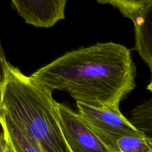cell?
I'll use <instances>...</instances> for the list:
<instances>
[{
    "label": "cell",
    "instance_id": "obj_12",
    "mask_svg": "<svg viewBox=\"0 0 152 152\" xmlns=\"http://www.w3.org/2000/svg\"><path fill=\"white\" fill-rule=\"evenodd\" d=\"M6 141H7V140H6ZM4 152H14V151H13V150L12 149L11 147L10 146V145H9V144L7 143V147H6L5 151H4Z\"/></svg>",
    "mask_w": 152,
    "mask_h": 152
},
{
    "label": "cell",
    "instance_id": "obj_8",
    "mask_svg": "<svg viewBox=\"0 0 152 152\" xmlns=\"http://www.w3.org/2000/svg\"><path fill=\"white\" fill-rule=\"evenodd\" d=\"M130 122L152 140V96L132 111Z\"/></svg>",
    "mask_w": 152,
    "mask_h": 152
},
{
    "label": "cell",
    "instance_id": "obj_9",
    "mask_svg": "<svg viewBox=\"0 0 152 152\" xmlns=\"http://www.w3.org/2000/svg\"><path fill=\"white\" fill-rule=\"evenodd\" d=\"M120 152H152V140L146 135L128 136L118 141Z\"/></svg>",
    "mask_w": 152,
    "mask_h": 152
},
{
    "label": "cell",
    "instance_id": "obj_1",
    "mask_svg": "<svg viewBox=\"0 0 152 152\" xmlns=\"http://www.w3.org/2000/svg\"><path fill=\"white\" fill-rule=\"evenodd\" d=\"M136 74L130 50L110 42L67 52L30 77L50 93L67 92L77 102L119 108L136 87Z\"/></svg>",
    "mask_w": 152,
    "mask_h": 152
},
{
    "label": "cell",
    "instance_id": "obj_2",
    "mask_svg": "<svg viewBox=\"0 0 152 152\" xmlns=\"http://www.w3.org/2000/svg\"><path fill=\"white\" fill-rule=\"evenodd\" d=\"M0 111L23 127L42 152H71L61 129L57 102L52 94L9 62L1 88Z\"/></svg>",
    "mask_w": 152,
    "mask_h": 152
},
{
    "label": "cell",
    "instance_id": "obj_6",
    "mask_svg": "<svg viewBox=\"0 0 152 152\" xmlns=\"http://www.w3.org/2000/svg\"><path fill=\"white\" fill-rule=\"evenodd\" d=\"M11 3L27 24L37 28H51L65 18L67 0H13Z\"/></svg>",
    "mask_w": 152,
    "mask_h": 152
},
{
    "label": "cell",
    "instance_id": "obj_4",
    "mask_svg": "<svg viewBox=\"0 0 152 152\" xmlns=\"http://www.w3.org/2000/svg\"><path fill=\"white\" fill-rule=\"evenodd\" d=\"M109 4L134 24L135 49L149 68L152 77V0H98Z\"/></svg>",
    "mask_w": 152,
    "mask_h": 152
},
{
    "label": "cell",
    "instance_id": "obj_7",
    "mask_svg": "<svg viewBox=\"0 0 152 152\" xmlns=\"http://www.w3.org/2000/svg\"><path fill=\"white\" fill-rule=\"evenodd\" d=\"M0 126L7 142L14 152H42L37 141L23 127L1 111Z\"/></svg>",
    "mask_w": 152,
    "mask_h": 152
},
{
    "label": "cell",
    "instance_id": "obj_3",
    "mask_svg": "<svg viewBox=\"0 0 152 152\" xmlns=\"http://www.w3.org/2000/svg\"><path fill=\"white\" fill-rule=\"evenodd\" d=\"M78 114L111 152H120L118 141L128 136L145 135L132 125L119 108L77 102Z\"/></svg>",
    "mask_w": 152,
    "mask_h": 152
},
{
    "label": "cell",
    "instance_id": "obj_11",
    "mask_svg": "<svg viewBox=\"0 0 152 152\" xmlns=\"http://www.w3.org/2000/svg\"><path fill=\"white\" fill-rule=\"evenodd\" d=\"M7 144V141L4 137V134H3V132H0V152L5 151Z\"/></svg>",
    "mask_w": 152,
    "mask_h": 152
},
{
    "label": "cell",
    "instance_id": "obj_13",
    "mask_svg": "<svg viewBox=\"0 0 152 152\" xmlns=\"http://www.w3.org/2000/svg\"><path fill=\"white\" fill-rule=\"evenodd\" d=\"M147 89H148V91H150L152 92V80H151V83H149V85L147 86Z\"/></svg>",
    "mask_w": 152,
    "mask_h": 152
},
{
    "label": "cell",
    "instance_id": "obj_5",
    "mask_svg": "<svg viewBox=\"0 0 152 152\" xmlns=\"http://www.w3.org/2000/svg\"><path fill=\"white\" fill-rule=\"evenodd\" d=\"M57 109L61 129L71 152H111L78 113L58 102Z\"/></svg>",
    "mask_w": 152,
    "mask_h": 152
},
{
    "label": "cell",
    "instance_id": "obj_10",
    "mask_svg": "<svg viewBox=\"0 0 152 152\" xmlns=\"http://www.w3.org/2000/svg\"><path fill=\"white\" fill-rule=\"evenodd\" d=\"M7 62L2 46L0 42V103H1V88H2L4 79H5V68Z\"/></svg>",
    "mask_w": 152,
    "mask_h": 152
}]
</instances>
